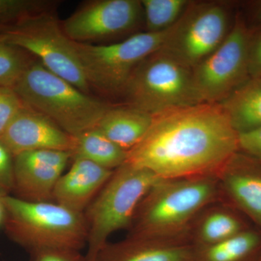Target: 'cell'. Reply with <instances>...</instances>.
Returning a JSON list of instances; mask_svg holds the SVG:
<instances>
[{
  "instance_id": "obj_10",
  "label": "cell",
  "mask_w": 261,
  "mask_h": 261,
  "mask_svg": "<svg viewBox=\"0 0 261 261\" xmlns=\"http://www.w3.org/2000/svg\"><path fill=\"white\" fill-rule=\"evenodd\" d=\"M228 22L221 5L189 7L160 50L192 70L223 42L229 32Z\"/></svg>"
},
{
  "instance_id": "obj_28",
  "label": "cell",
  "mask_w": 261,
  "mask_h": 261,
  "mask_svg": "<svg viewBox=\"0 0 261 261\" xmlns=\"http://www.w3.org/2000/svg\"><path fill=\"white\" fill-rule=\"evenodd\" d=\"M248 72L250 78L261 77V34L250 43Z\"/></svg>"
},
{
  "instance_id": "obj_22",
  "label": "cell",
  "mask_w": 261,
  "mask_h": 261,
  "mask_svg": "<svg viewBox=\"0 0 261 261\" xmlns=\"http://www.w3.org/2000/svg\"><path fill=\"white\" fill-rule=\"evenodd\" d=\"M148 32L167 30L177 23L189 5L186 0H142Z\"/></svg>"
},
{
  "instance_id": "obj_18",
  "label": "cell",
  "mask_w": 261,
  "mask_h": 261,
  "mask_svg": "<svg viewBox=\"0 0 261 261\" xmlns=\"http://www.w3.org/2000/svg\"><path fill=\"white\" fill-rule=\"evenodd\" d=\"M252 226L244 215L230 206L206 207L192 225L190 240L195 247L209 246L233 238Z\"/></svg>"
},
{
  "instance_id": "obj_19",
  "label": "cell",
  "mask_w": 261,
  "mask_h": 261,
  "mask_svg": "<svg viewBox=\"0 0 261 261\" xmlns=\"http://www.w3.org/2000/svg\"><path fill=\"white\" fill-rule=\"evenodd\" d=\"M238 134L261 126V77L250 78L221 103Z\"/></svg>"
},
{
  "instance_id": "obj_20",
  "label": "cell",
  "mask_w": 261,
  "mask_h": 261,
  "mask_svg": "<svg viewBox=\"0 0 261 261\" xmlns=\"http://www.w3.org/2000/svg\"><path fill=\"white\" fill-rule=\"evenodd\" d=\"M192 261H261V230L252 226L221 243L195 247Z\"/></svg>"
},
{
  "instance_id": "obj_29",
  "label": "cell",
  "mask_w": 261,
  "mask_h": 261,
  "mask_svg": "<svg viewBox=\"0 0 261 261\" xmlns=\"http://www.w3.org/2000/svg\"><path fill=\"white\" fill-rule=\"evenodd\" d=\"M33 258L35 261H84V256L80 251L73 250L43 252Z\"/></svg>"
},
{
  "instance_id": "obj_24",
  "label": "cell",
  "mask_w": 261,
  "mask_h": 261,
  "mask_svg": "<svg viewBox=\"0 0 261 261\" xmlns=\"http://www.w3.org/2000/svg\"><path fill=\"white\" fill-rule=\"evenodd\" d=\"M55 4L42 0H0V27L16 23L29 15L53 10Z\"/></svg>"
},
{
  "instance_id": "obj_27",
  "label": "cell",
  "mask_w": 261,
  "mask_h": 261,
  "mask_svg": "<svg viewBox=\"0 0 261 261\" xmlns=\"http://www.w3.org/2000/svg\"><path fill=\"white\" fill-rule=\"evenodd\" d=\"M239 151L261 163V126L239 134Z\"/></svg>"
},
{
  "instance_id": "obj_23",
  "label": "cell",
  "mask_w": 261,
  "mask_h": 261,
  "mask_svg": "<svg viewBox=\"0 0 261 261\" xmlns=\"http://www.w3.org/2000/svg\"><path fill=\"white\" fill-rule=\"evenodd\" d=\"M34 57L0 40V86L13 88Z\"/></svg>"
},
{
  "instance_id": "obj_5",
  "label": "cell",
  "mask_w": 261,
  "mask_h": 261,
  "mask_svg": "<svg viewBox=\"0 0 261 261\" xmlns=\"http://www.w3.org/2000/svg\"><path fill=\"white\" fill-rule=\"evenodd\" d=\"M160 179L149 170L126 162L113 171L84 212L88 231L84 261H94L113 233L129 229L141 201Z\"/></svg>"
},
{
  "instance_id": "obj_31",
  "label": "cell",
  "mask_w": 261,
  "mask_h": 261,
  "mask_svg": "<svg viewBox=\"0 0 261 261\" xmlns=\"http://www.w3.org/2000/svg\"><path fill=\"white\" fill-rule=\"evenodd\" d=\"M257 19H258L259 21L261 23V5L260 8H259L258 11H257Z\"/></svg>"
},
{
  "instance_id": "obj_4",
  "label": "cell",
  "mask_w": 261,
  "mask_h": 261,
  "mask_svg": "<svg viewBox=\"0 0 261 261\" xmlns=\"http://www.w3.org/2000/svg\"><path fill=\"white\" fill-rule=\"evenodd\" d=\"M13 89L25 106L47 116L73 137L97 126L112 106L82 92L35 58Z\"/></svg>"
},
{
  "instance_id": "obj_9",
  "label": "cell",
  "mask_w": 261,
  "mask_h": 261,
  "mask_svg": "<svg viewBox=\"0 0 261 261\" xmlns=\"http://www.w3.org/2000/svg\"><path fill=\"white\" fill-rule=\"evenodd\" d=\"M251 40L245 22L238 18L219 47L192 70L200 103L219 104L250 79Z\"/></svg>"
},
{
  "instance_id": "obj_12",
  "label": "cell",
  "mask_w": 261,
  "mask_h": 261,
  "mask_svg": "<svg viewBox=\"0 0 261 261\" xmlns=\"http://www.w3.org/2000/svg\"><path fill=\"white\" fill-rule=\"evenodd\" d=\"M71 159L66 151L40 149L14 156L15 197L30 202H53L58 180Z\"/></svg>"
},
{
  "instance_id": "obj_16",
  "label": "cell",
  "mask_w": 261,
  "mask_h": 261,
  "mask_svg": "<svg viewBox=\"0 0 261 261\" xmlns=\"http://www.w3.org/2000/svg\"><path fill=\"white\" fill-rule=\"evenodd\" d=\"M194 249L190 242L127 237L118 243L108 242L94 261H192Z\"/></svg>"
},
{
  "instance_id": "obj_3",
  "label": "cell",
  "mask_w": 261,
  "mask_h": 261,
  "mask_svg": "<svg viewBox=\"0 0 261 261\" xmlns=\"http://www.w3.org/2000/svg\"><path fill=\"white\" fill-rule=\"evenodd\" d=\"M3 201L7 234L32 257L58 250L80 252L87 245L84 214L55 202H30L10 195Z\"/></svg>"
},
{
  "instance_id": "obj_26",
  "label": "cell",
  "mask_w": 261,
  "mask_h": 261,
  "mask_svg": "<svg viewBox=\"0 0 261 261\" xmlns=\"http://www.w3.org/2000/svg\"><path fill=\"white\" fill-rule=\"evenodd\" d=\"M14 157L0 140V195H9L13 191Z\"/></svg>"
},
{
  "instance_id": "obj_2",
  "label": "cell",
  "mask_w": 261,
  "mask_h": 261,
  "mask_svg": "<svg viewBox=\"0 0 261 261\" xmlns=\"http://www.w3.org/2000/svg\"><path fill=\"white\" fill-rule=\"evenodd\" d=\"M220 197L216 176L161 178L141 201L128 237L191 243L197 216Z\"/></svg>"
},
{
  "instance_id": "obj_32",
  "label": "cell",
  "mask_w": 261,
  "mask_h": 261,
  "mask_svg": "<svg viewBox=\"0 0 261 261\" xmlns=\"http://www.w3.org/2000/svg\"><path fill=\"white\" fill-rule=\"evenodd\" d=\"M30 261H35L34 258H32V260H31Z\"/></svg>"
},
{
  "instance_id": "obj_11",
  "label": "cell",
  "mask_w": 261,
  "mask_h": 261,
  "mask_svg": "<svg viewBox=\"0 0 261 261\" xmlns=\"http://www.w3.org/2000/svg\"><path fill=\"white\" fill-rule=\"evenodd\" d=\"M139 0H91L61 21L72 42L97 44L134 30L143 17Z\"/></svg>"
},
{
  "instance_id": "obj_15",
  "label": "cell",
  "mask_w": 261,
  "mask_h": 261,
  "mask_svg": "<svg viewBox=\"0 0 261 261\" xmlns=\"http://www.w3.org/2000/svg\"><path fill=\"white\" fill-rule=\"evenodd\" d=\"M113 171L85 159H73L71 167L58 180L53 202L75 212L84 214Z\"/></svg>"
},
{
  "instance_id": "obj_7",
  "label": "cell",
  "mask_w": 261,
  "mask_h": 261,
  "mask_svg": "<svg viewBox=\"0 0 261 261\" xmlns=\"http://www.w3.org/2000/svg\"><path fill=\"white\" fill-rule=\"evenodd\" d=\"M121 95L127 106L152 116L200 103L192 70L161 50L141 62Z\"/></svg>"
},
{
  "instance_id": "obj_21",
  "label": "cell",
  "mask_w": 261,
  "mask_h": 261,
  "mask_svg": "<svg viewBox=\"0 0 261 261\" xmlns=\"http://www.w3.org/2000/svg\"><path fill=\"white\" fill-rule=\"evenodd\" d=\"M128 152L94 127L74 137L71 159H85L110 171L126 163Z\"/></svg>"
},
{
  "instance_id": "obj_6",
  "label": "cell",
  "mask_w": 261,
  "mask_h": 261,
  "mask_svg": "<svg viewBox=\"0 0 261 261\" xmlns=\"http://www.w3.org/2000/svg\"><path fill=\"white\" fill-rule=\"evenodd\" d=\"M0 40L27 51L53 73L91 94L74 42L65 35L53 10L0 27Z\"/></svg>"
},
{
  "instance_id": "obj_13",
  "label": "cell",
  "mask_w": 261,
  "mask_h": 261,
  "mask_svg": "<svg viewBox=\"0 0 261 261\" xmlns=\"http://www.w3.org/2000/svg\"><path fill=\"white\" fill-rule=\"evenodd\" d=\"M216 176L228 205L261 230V163L239 151Z\"/></svg>"
},
{
  "instance_id": "obj_30",
  "label": "cell",
  "mask_w": 261,
  "mask_h": 261,
  "mask_svg": "<svg viewBox=\"0 0 261 261\" xmlns=\"http://www.w3.org/2000/svg\"><path fill=\"white\" fill-rule=\"evenodd\" d=\"M3 197H4V196L0 195V227H1L2 226H4L5 215H6Z\"/></svg>"
},
{
  "instance_id": "obj_8",
  "label": "cell",
  "mask_w": 261,
  "mask_h": 261,
  "mask_svg": "<svg viewBox=\"0 0 261 261\" xmlns=\"http://www.w3.org/2000/svg\"><path fill=\"white\" fill-rule=\"evenodd\" d=\"M173 27L160 32L139 33L114 44L74 42L91 89L111 95L122 94L135 68L162 48Z\"/></svg>"
},
{
  "instance_id": "obj_1",
  "label": "cell",
  "mask_w": 261,
  "mask_h": 261,
  "mask_svg": "<svg viewBox=\"0 0 261 261\" xmlns=\"http://www.w3.org/2000/svg\"><path fill=\"white\" fill-rule=\"evenodd\" d=\"M239 152V134L221 105L200 103L153 116L126 163L162 179L216 176Z\"/></svg>"
},
{
  "instance_id": "obj_14",
  "label": "cell",
  "mask_w": 261,
  "mask_h": 261,
  "mask_svg": "<svg viewBox=\"0 0 261 261\" xmlns=\"http://www.w3.org/2000/svg\"><path fill=\"white\" fill-rule=\"evenodd\" d=\"M0 140L13 157L22 152L40 149L66 151L71 154L74 137L56 123L24 105Z\"/></svg>"
},
{
  "instance_id": "obj_25",
  "label": "cell",
  "mask_w": 261,
  "mask_h": 261,
  "mask_svg": "<svg viewBox=\"0 0 261 261\" xmlns=\"http://www.w3.org/2000/svg\"><path fill=\"white\" fill-rule=\"evenodd\" d=\"M23 106L14 89L0 86V137Z\"/></svg>"
},
{
  "instance_id": "obj_17",
  "label": "cell",
  "mask_w": 261,
  "mask_h": 261,
  "mask_svg": "<svg viewBox=\"0 0 261 261\" xmlns=\"http://www.w3.org/2000/svg\"><path fill=\"white\" fill-rule=\"evenodd\" d=\"M153 116L132 106H111L96 128L127 152L145 137Z\"/></svg>"
}]
</instances>
